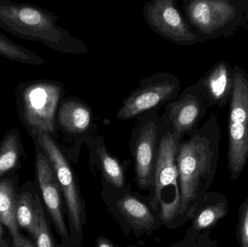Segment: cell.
Segmentation results:
<instances>
[{"label": "cell", "mask_w": 248, "mask_h": 247, "mask_svg": "<svg viewBox=\"0 0 248 247\" xmlns=\"http://www.w3.org/2000/svg\"><path fill=\"white\" fill-rule=\"evenodd\" d=\"M99 157L101 161L102 168L106 178L117 188H123L125 185L124 171L119 162L108 155L106 149L100 148Z\"/></svg>", "instance_id": "cell-21"}, {"label": "cell", "mask_w": 248, "mask_h": 247, "mask_svg": "<svg viewBox=\"0 0 248 247\" xmlns=\"http://www.w3.org/2000/svg\"><path fill=\"white\" fill-rule=\"evenodd\" d=\"M36 182L27 181L18 187L16 198V217L20 230L36 240L39 230L38 208L41 201Z\"/></svg>", "instance_id": "cell-11"}, {"label": "cell", "mask_w": 248, "mask_h": 247, "mask_svg": "<svg viewBox=\"0 0 248 247\" xmlns=\"http://www.w3.org/2000/svg\"><path fill=\"white\" fill-rule=\"evenodd\" d=\"M36 184L58 233L63 239L69 237L62 210V191L55 171L40 146L35 143Z\"/></svg>", "instance_id": "cell-5"}, {"label": "cell", "mask_w": 248, "mask_h": 247, "mask_svg": "<svg viewBox=\"0 0 248 247\" xmlns=\"http://www.w3.org/2000/svg\"><path fill=\"white\" fill-rule=\"evenodd\" d=\"M58 120L68 133H83L90 126L91 113L85 104L75 100H68L62 103L58 110Z\"/></svg>", "instance_id": "cell-15"}, {"label": "cell", "mask_w": 248, "mask_h": 247, "mask_svg": "<svg viewBox=\"0 0 248 247\" xmlns=\"http://www.w3.org/2000/svg\"><path fill=\"white\" fill-rule=\"evenodd\" d=\"M213 152L209 142L196 136L184 144L176 159L181 213H185L195 200L200 184L211 169Z\"/></svg>", "instance_id": "cell-3"}, {"label": "cell", "mask_w": 248, "mask_h": 247, "mask_svg": "<svg viewBox=\"0 0 248 247\" xmlns=\"http://www.w3.org/2000/svg\"><path fill=\"white\" fill-rule=\"evenodd\" d=\"M39 216V230L36 240L34 241L36 247H57L52 233L48 226L47 220L45 210L42 206V200L39 202L38 208Z\"/></svg>", "instance_id": "cell-23"}, {"label": "cell", "mask_w": 248, "mask_h": 247, "mask_svg": "<svg viewBox=\"0 0 248 247\" xmlns=\"http://www.w3.org/2000/svg\"><path fill=\"white\" fill-rule=\"evenodd\" d=\"M97 247H115L110 243L108 241L106 240L104 238H100V239L97 240Z\"/></svg>", "instance_id": "cell-26"}, {"label": "cell", "mask_w": 248, "mask_h": 247, "mask_svg": "<svg viewBox=\"0 0 248 247\" xmlns=\"http://www.w3.org/2000/svg\"><path fill=\"white\" fill-rule=\"evenodd\" d=\"M240 212L238 238L240 247H248V198Z\"/></svg>", "instance_id": "cell-24"}, {"label": "cell", "mask_w": 248, "mask_h": 247, "mask_svg": "<svg viewBox=\"0 0 248 247\" xmlns=\"http://www.w3.org/2000/svg\"><path fill=\"white\" fill-rule=\"evenodd\" d=\"M228 207L225 203H218L202 210L195 218L194 225L197 229H209L227 216Z\"/></svg>", "instance_id": "cell-22"}, {"label": "cell", "mask_w": 248, "mask_h": 247, "mask_svg": "<svg viewBox=\"0 0 248 247\" xmlns=\"http://www.w3.org/2000/svg\"><path fill=\"white\" fill-rule=\"evenodd\" d=\"M207 87L215 100H221L225 97L230 87V75L225 64H219L211 72L207 80Z\"/></svg>", "instance_id": "cell-20"}, {"label": "cell", "mask_w": 248, "mask_h": 247, "mask_svg": "<svg viewBox=\"0 0 248 247\" xmlns=\"http://www.w3.org/2000/svg\"><path fill=\"white\" fill-rule=\"evenodd\" d=\"M0 247H14L10 236L6 234L4 226L0 220Z\"/></svg>", "instance_id": "cell-25"}, {"label": "cell", "mask_w": 248, "mask_h": 247, "mask_svg": "<svg viewBox=\"0 0 248 247\" xmlns=\"http://www.w3.org/2000/svg\"><path fill=\"white\" fill-rule=\"evenodd\" d=\"M248 158V126L230 123L229 128V168L231 178H239Z\"/></svg>", "instance_id": "cell-13"}, {"label": "cell", "mask_w": 248, "mask_h": 247, "mask_svg": "<svg viewBox=\"0 0 248 247\" xmlns=\"http://www.w3.org/2000/svg\"><path fill=\"white\" fill-rule=\"evenodd\" d=\"M24 157L20 132L15 128L10 129L0 142V180L10 174H17Z\"/></svg>", "instance_id": "cell-14"}, {"label": "cell", "mask_w": 248, "mask_h": 247, "mask_svg": "<svg viewBox=\"0 0 248 247\" xmlns=\"http://www.w3.org/2000/svg\"><path fill=\"white\" fill-rule=\"evenodd\" d=\"M144 16L147 23L157 33L166 39L182 45L196 42L172 0H155L144 6Z\"/></svg>", "instance_id": "cell-6"}, {"label": "cell", "mask_w": 248, "mask_h": 247, "mask_svg": "<svg viewBox=\"0 0 248 247\" xmlns=\"http://www.w3.org/2000/svg\"><path fill=\"white\" fill-rule=\"evenodd\" d=\"M18 175L10 174L0 180V220L6 228L14 247H36L34 242L24 236L16 217V198Z\"/></svg>", "instance_id": "cell-10"}, {"label": "cell", "mask_w": 248, "mask_h": 247, "mask_svg": "<svg viewBox=\"0 0 248 247\" xmlns=\"http://www.w3.org/2000/svg\"><path fill=\"white\" fill-rule=\"evenodd\" d=\"M189 20L205 33H212L231 21L236 9L224 0H195L186 6Z\"/></svg>", "instance_id": "cell-9"}, {"label": "cell", "mask_w": 248, "mask_h": 247, "mask_svg": "<svg viewBox=\"0 0 248 247\" xmlns=\"http://www.w3.org/2000/svg\"><path fill=\"white\" fill-rule=\"evenodd\" d=\"M0 56L14 62L32 65H45V60L35 52L10 40L0 33Z\"/></svg>", "instance_id": "cell-19"}, {"label": "cell", "mask_w": 248, "mask_h": 247, "mask_svg": "<svg viewBox=\"0 0 248 247\" xmlns=\"http://www.w3.org/2000/svg\"><path fill=\"white\" fill-rule=\"evenodd\" d=\"M200 104L195 97L186 95L183 100L170 104L169 118L177 133H184L192 129L200 116Z\"/></svg>", "instance_id": "cell-16"}, {"label": "cell", "mask_w": 248, "mask_h": 247, "mask_svg": "<svg viewBox=\"0 0 248 247\" xmlns=\"http://www.w3.org/2000/svg\"><path fill=\"white\" fill-rule=\"evenodd\" d=\"M176 142L171 133H169L162 138L156 161L155 171V200L162 203V192L168 187L173 186L176 190L174 200L162 213L166 221L170 220L179 210L180 191L178 186V170L176 162Z\"/></svg>", "instance_id": "cell-7"}, {"label": "cell", "mask_w": 248, "mask_h": 247, "mask_svg": "<svg viewBox=\"0 0 248 247\" xmlns=\"http://www.w3.org/2000/svg\"><path fill=\"white\" fill-rule=\"evenodd\" d=\"M157 128L153 123L145 125L139 135L135 148L137 181L141 188L147 187L154 162Z\"/></svg>", "instance_id": "cell-12"}, {"label": "cell", "mask_w": 248, "mask_h": 247, "mask_svg": "<svg viewBox=\"0 0 248 247\" xmlns=\"http://www.w3.org/2000/svg\"><path fill=\"white\" fill-rule=\"evenodd\" d=\"M176 83L168 80L150 82L128 96L118 113V118L127 120L155 107L170 98L177 89Z\"/></svg>", "instance_id": "cell-8"}, {"label": "cell", "mask_w": 248, "mask_h": 247, "mask_svg": "<svg viewBox=\"0 0 248 247\" xmlns=\"http://www.w3.org/2000/svg\"><path fill=\"white\" fill-rule=\"evenodd\" d=\"M230 116V123L248 126V81L240 72L233 75Z\"/></svg>", "instance_id": "cell-17"}, {"label": "cell", "mask_w": 248, "mask_h": 247, "mask_svg": "<svg viewBox=\"0 0 248 247\" xmlns=\"http://www.w3.org/2000/svg\"><path fill=\"white\" fill-rule=\"evenodd\" d=\"M118 207L135 227L148 229L154 223V216L148 207L134 197H124L118 203Z\"/></svg>", "instance_id": "cell-18"}, {"label": "cell", "mask_w": 248, "mask_h": 247, "mask_svg": "<svg viewBox=\"0 0 248 247\" xmlns=\"http://www.w3.org/2000/svg\"><path fill=\"white\" fill-rule=\"evenodd\" d=\"M57 20L55 14L34 4L0 0V29L59 52L74 53L77 39L59 27Z\"/></svg>", "instance_id": "cell-1"}, {"label": "cell", "mask_w": 248, "mask_h": 247, "mask_svg": "<svg viewBox=\"0 0 248 247\" xmlns=\"http://www.w3.org/2000/svg\"><path fill=\"white\" fill-rule=\"evenodd\" d=\"M62 91L59 83L46 80L25 81L17 86V114L32 139L44 133L55 134V117Z\"/></svg>", "instance_id": "cell-2"}, {"label": "cell", "mask_w": 248, "mask_h": 247, "mask_svg": "<svg viewBox=\"0 0 248 247\" xmlns=\"http://www.w3.org/2000/svg\"><path fill=\"white\" fill-rule=\"evenodd\" d=\"M33 140L40 146L53 168L66 202L68 215L73 226L77 231L81 230L83 221L82 202L68 161L50 135L46 133L38 135Z\"/></svg>", "instance_id": "cell-4"}]
</instances>
